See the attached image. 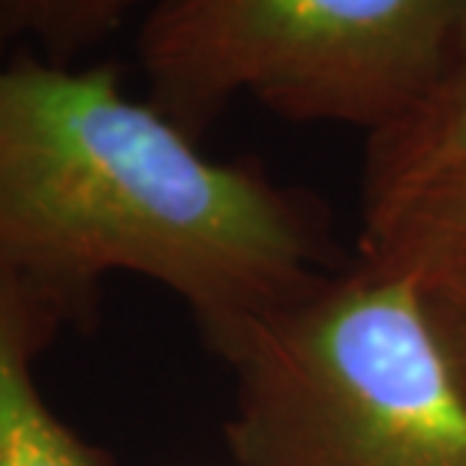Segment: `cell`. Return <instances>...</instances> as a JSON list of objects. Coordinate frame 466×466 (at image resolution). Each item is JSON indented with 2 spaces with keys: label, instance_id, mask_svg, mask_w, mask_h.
<instances>
[{
  "label": "cell",
  "instance_id": "cell-1",
  "mask_svg": "<svg viewBox=\"0 0 466 466\" xmlns=\"http://www.w3.org/2000/svg\"><path fill=\"white\" fill-rule=\"evenodd\" d=\"M319 208L124 94L115 64L0 61V265L57 319L106 274L166 286L211 350L322 271Z\"/></svg>",
  "mask_w": 466,
  "mask_h": 466
},
{
  "label": "cell",
  "instance_id": "cell-2",
  "mask_svg": "<svg viewBox=\"0 0 466 466\" xmlns=\"http://www.w3.org/2000/svg\"><path fill=\"white\" fill-rule=\"evenodd\" d=\"M211 352L238 466H466V391L415 277L319 271Z\"/></svg>",
  "mask_w": 466,
  "mask_h": 466
},
{
  "label": "cell",
  "instance_id": "cell-3",
  "mask_svg": "<svg viewBox=\"0 0 466 466\" xmlns=\"http://www.w3.org/2000/svg\"><path fill=\"white\" fill-rule=\"evenodd\" d=\"M463 0H154L147 103L193 138L238 96L304 124L389 130L436 85Z\"/></svg>",
  "mask_w": 466,
  "mask_h": 466
},
{
  "label": "cell",
  "instance_id": "cell-4",
  "mask_svg": "<svg viewBox=\"0 0 466 466\" xmlns=\"http://www.w3.org/2000/svg\"><path fill=\"white\" fill-rule=\"evenodd\" d=\"M61 319L0 265V466H112L69 431L34 380V359Z\"/></svg>",
  "mask_w": 466,
  "mask_h": 466
},
{
  "label": "cell",
  "instance_id": "cell-5",
  "mask_svg": "<svg viewBox=\"0 0 466 466\" xmlns=\"http://www.w3.org/2000/svg\"><path fill=\"white\" fill-rule=\"evenodd\" d=\"M466 160V0L454 46L436 85L410 115L364 145L361 217L380 214L403 196Z\"/></svg>",
  "mask_w": 466,
  "mask_h": 466
},
{
  "label": "cell",
  "instance_id": "cell-6",
  "mask_svg": "<svg viewBox=\"0 0 466 466\" xmlns=\"http://www.w3.org/2000/svg\"><path fill=\"white\" fill-rule=\"evenodd\" d=\"M359 259L406 277L466 259V160L385 211L361 217Z\"/></svg>",
  "mask_w": 466,
  "mask_h": 466
},
{
  "label": "cell",
  "instance_id": "cell-7",
  "mask_svg": "<svg viewBox=\"0 0 466 466\" xmlns=\"http://www.w3.org/2000/svg\"><path fill=\"white\" fill-rule=\"evenodd\" d=\"M154 0H0V61L34 52L48 64L76 66Z\"/></svg>",
  "mask_w": 466,
  "mask_h": 466
},
{
  "label": "cell",
  "instance_id": "cell-8",
  "mask_svg": "<svg viewBox=\"0 0 466 466\" xmlns=\"http://www.w3.org/2000/svg\"><path fill=\"white\" fill-rule=\"evenodd\" d=\"M451 370L466 391V259L436 265L415 277Z\"/></svg>",
  "mask_w": 466,
  "mask_h": 466
}]
</instances>
